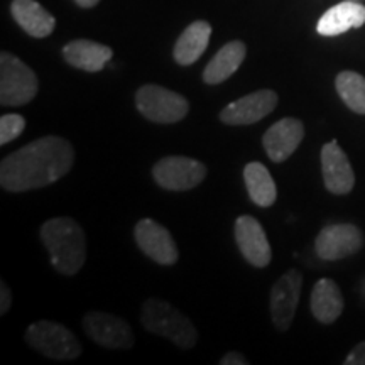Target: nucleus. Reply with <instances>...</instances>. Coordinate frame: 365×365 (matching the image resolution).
Returning <instances> with one entry per match:
<instances>
[{"label":"nucleus","instance_id":"nucleus-1","mask_svg":"<svg viewBox=\"0 0 365 365\" xmlns=\"http://www.w3.org/2000/svg\"><path fill=\"white\" fill-rule=\"evenodd\" d=\"M73 164V145L61 137L46 135L2 159L0 185L12 193L39 190L61 180L71 171Z\"/></svg>","mask_w":365,"mask_h":365},{"label":"nucleus","instance_id":"nucleus-2","mask_svg":"<svg viewBox=\"0 0 365 365\" xmlns=\"http://www.w3.org/2000/svg\"><path fill=\"white\" fill-rule=\"evenodd\" d=\"M41 240L51 255V264L63 276H75L86 262V237L80 223L70 217L46 220Z\"/></svg>","mask_w":365,"mask_h":365},{"label":"nucleus","instance_id":"nucleus-3","mask_svg":"<svg viewBox=\"0 0 365 365\" xmlns=\"http://www.w3.org/2000/svg\"><path fill=\"white\" fill-rule=\"evenodd\" d=\"M140 319L149 333L173 341L178 349L190 350L198 341V331L191 319L164 299L150 298L145 301Z\"/></svg>","mask_w":365,"mask_h":365},{"label":"nucleus","instance_id":"nucleus-4","mask_svg":"<svg viewBox=\"0 0 365 365\" xmlns=\"http://www.w3.org/2000/svg\"><path fill=\"white\" fill-rule=\"evenodd\" d=\"M38 76L24 61L12 53L0 54V105L21 107L29 103L38 93Z\"/></svg>","mask_w":365,"mask_h":365},{"label":"nucleus","instance_id":"nucleus-5","mask_svg":"<svg viewBox=\"0 0 365 365\" xmlns=\"http://www.w3.org/2000/svg\"><path fill=\"white\" fill-rule=\"evenodd\" d=\"M24 339L34 350L54 360H75L81 354V344L75 333L49 319L27 327Z\"/></svg>","mask_w":365,"mask_h":365},{"label":"nucleus","instance_id":"nucleus-6","mask_svg":"<svg viewBox=\"0 0 365 365\" xmlns=\"http://www.w3.org/2000/svg\"><path fill=\"white\" fill-rule=\"evenodd\" d=\"M135 107L156 124H176L188 115L190 103L182 95L159 85H143L135 93Z\"/></svg>","mask_w":365,"mask_h":365},{"label":"nucleus","instance_id":"nucleus-7","mask_svg":"<svg viewBox=\"0 0 365 365\" xmlns=\"http://www.w3.org/2000/svg\"><path fill=\"white\" fill-rule=\"evenodd\" d=\"M153 176L164 190L186 191L196 188L205 180L207 168L186 156H166L154 164Z\"/></svg>","mask_w":365,"mask_h":365},{"label":"nucleus","instance_id":"nucleus-8","mask_svg":"<svg viewBox=\"0 0 365 365\" xmlns=\"http://www.w3.org/2000/svg\"><path fill=\"white\" fill-rule=\"evenodd\" d=\"M83 330L95 344L110 350H129L134 346V335L129 323L115 314L90 312L83 317Z\"/></svg>","mask_w":365,"mask_h":365},{"label":"nucleus","instance_id":"nucleus-9","mask_svg":"<svg viewBox=\"0 0 365 365\" xmlns=\"http://www.w3.org/2000/svg\"><path fill=\"white\" fill-rule=\"evenodd\" d=\"M134 239L137 247L153 259L154 262L161 266H173L178 262L180 250L173 235L168 228H164L161 223L150 220V218H143L137 222L134 228Z\"/></svg>","mask_w":365,"mask_h":365},{"label":"nucleus","instance_id":"nucleus-10","mask_svg":"<svg viewBox=\"0 0 365 365\" xmlns=\"http://www.w3.org/2000/svg\"><path fill=\"white\" fill-rule=\"evenodd\" d=\"M301 287H303V274L296 269H289L282 274L272 286L271 317L274 327L279 331H287L293 323L299 303Z\"/></svg>","mask_w":365,"mask_h":365},{"label":"nucleus","instance_id":"nucleus-11","mask_svg":"<svg viewBox=\"0 0 365 365\" xmlns=\"http://www.w3.org/2000/svg\"><path fill=\"white\" fill-rule=\"evenodd\" d=\"M362 244V232L352 223H333L319 232L314 240V250L323 261H340L359 252Z\"/></svg>","mask_w":365,"mask_h":365},{"label":"nucleus","instance_id":"nucleus-12","mask_svg":"<svg viewBox=\"0 0 365 365\" xmlns=\"http://www.w3.org/2000/svg\"><path fill=\"white\" fill-rule=\"evenodd\" d=\"M279 103V97L272 90H259L228 103L220 113V120L227 125H252L267 117Z\"/></svg>","mask_w":365,"mask_h":365},{"label":"nucleus","instance_id":"nucleus-13","mask_svg":"<svg viewBox=\"0 0 365 365\" xmlns=\"http://www.w3.org/2000/svg\"><path fill=\"white\" fill-rule=\"evenodd\" d=\"M235 242L250 266L267 267L272 259L271 245L257 218L242 215L235 220Z\"/></svg>","mask_w":365,"mask_h":365},{"label":"nucleus","instance_id":"nucleus-14","mask_svg":"<svg viewBox=\"0 0 365 365\" xmlns=\"http://www.w3.org/2000/svg\"><path fill=\"white\" fill-rule=\"evenodd\" d=\"M304 139V125L298 118L286 117L269 127L262 137V145L272 163H282L293 156Z\"/></svg>","mask_w":365,"mask_h":365},{"label":"nucleus","instance_id":"nucleus-15","mask_svg":"<svg viewBox=\"0 0 365 365\" xmlns=\"http://www.w3.org/2000/svg\"><path fill=\"white\" fill-rule=\"evenodd\" d=\"M322 173L327 190L333 195H346L354 190L355 175L344 149L331 140L322 149Z\"/></svg>","mask_w":365,"mask_h":365},{"label":"nucleus","instance_id":"nucleus-16","mask_svg":"<svg viewBox=\"0 0 365 365\" xmlns=\"http://www.w3.org/2000/svg\"><path fill=\"white\" fill-rule=\"evenodd\" d=\"M112 56V48L90 39L71 41L63 48V58L68 65L88 73L102 71Z\"/></svg>","mask_w":365,"mask_h":365},{"label":"nucleus","instance_id":"nucleus-17","mask_svg":"<svg viewBox=\"0 0 365 365\" xmlns=\"http://www.w3.org/2000/svg\"><path fill=\"white\" fill-rule=\"evenodd\" d=\"M365 24V7L355 0H345L319 17L317 31L322 36H340Z\"/></svg>","mask_w":365,"mask_h":365},{"label":"nucleus","instance_id":"nucleus-18","mask_svg":"<svg viewBox=\"0 0 365 365\" xmlns=\"http://www.w3.org/2000/svg\"><path fill=\"white\" fill-rule=\"evenodd\" d=\"M11 14L14 21L33 38H48L54 31L56 19L36 0H12Z\"/></svg>","mask_w":365,"mask_h":365},{"label":"nucleus","instance_id":"nucleus-19","mask_svg":"<svg viewBox=\"0 0 365 365\" xmlns=\"http://www.w3.org/2000/svg\"><path fill=\"white\" fill-rule=\"evenodd\" d=\"M210 36H212V26L207 21H195L186 27L173 49V56L178 65L190 66L198 61L208 48Z\"/></svg>","mask_w":365,"mask_h":365},{"label":"nucleus","instance_id":"nucleus-20","mask_svg":"<svg viewBox=\"0 0 365 365\" xmlns=\"http://www.w3.org/2000/svg\"><path fill=\"white\" fill-rule=\"evenodd\" d=\"M247 48L242 41H230L213 56L203 71V81L208 85H218L230 78L239 70L245 59Z\"/></svg>","mask_w":365,"mask_h":365},{"label":"nucleus","instance_id":"nucleus-21","mask_svg":"<svg viewBox=\"0 0 365 365\" xmlns=\"http://www.w3.org/2000/svg\"><path fill=\"white\" fill-rule=\"evenodd\" d=\"M312 312L319 323L336 322L344 312V296L339 284L331 279H319L312 291Z\"/></svg>","mask_w":365,"mask_h":365},{"label":"nucleus","instance_id":"nucleus-22","mask_svg":"<svg viewBox=\"0 0 365 365\" xmlns=\"http://www.w3.org/2000/svg\"><path fill=\"white\" fill-rule=\"evenodd\" d=\"M244 180L250 200L257 207L267 208L277 198V188L271 173L261 163H249L244 170Z\"/></svg>","mask_w":365,"mask_h":365},{"label":"nucleus","instance_id":"nucleus-23","mask_svg":"<svg viewBox=\"0 0 365 365\" xmlns=\"http://www.w3.org/2000/svg\"><path fill=\"white\" fill-rule=\"evenodd\" d=\"M336 91L346 107L365 115V78L355 71H341L335 80Z\"/></svg>","mask_w":365,"mask_h":365},{"label":"nucleus","instance_id":"nucleus-24","mask_svg":"<svg viewBox=\"0 0 365 365\" xmlns=\"http://www.w3.org/2000/svg\"><path fill=\"white\" fill-rule=\"evenodd\" d=\"M24 127L26 120L19 113H7V115L0 117V145H6L17 139Z\"/></svg>","mask_w":365,"mask_h":365},{"label":"nucleus","instance_id":"nucleus-25","mask_svg":"<svg viewBox=\"0 0 365 365\" xmlns=\"http://www.w3.org/2000/svg\"><path fill=\"white\" fill-rule=\"evenodd\" d=\"M346 365H365V341L355 345L349 357L345 359Z\"/></svg>","mask_w":365,"mask_h":365},{"label":"nucleus","instance_id":"nucleus-26","mask_svg":"<svg viewBox=\"0 0 365 365\" xmlns=\"http://www.w3.org/2000/svg\"><path fill=\"white\" fill-rule=\"evenodd\" d=\"M12 304V293L6 282H0V314H7Z\"/></svg>","mask_w":365,"mask_h":365},{"label":"nucleus","instance_id":"nucleus-27","mask_svg":"<svg viewBox=\"0 0 365 365\" xmlns=\"http://www.w3.org/2000/svg\"><path fill=\"white\" fill-rule=\"evenodd\" d=\"M222 365H247L249 360L239 352H228L220 359Z\"/></svg>","mask_w":365,"mask_h":365},{"label":"nucleus","instance_id":"nucleus-28","mask_svg":"<svg viewBox=\"0 0 365 365\" xmlns=\"http://www.w3.org/2000/svg\"><path fill=\"white\" fill-rule=\"evenodd\" d=\"M75 2L78 4L80 7H83V9H91V7L97 6L100 0H75Z\"/></svg>","mask_w":365,"mask_h":365}]
</instances>
